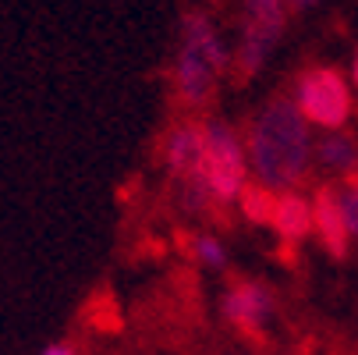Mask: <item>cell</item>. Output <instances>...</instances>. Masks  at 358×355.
Segmentation results:
<instances>
[{
    "mask_svg": "<svg viewBox=\"0 0 358 355\" xmlns=\"http://www.w3.org/2000/svg\"><path fill=\"white\" fill-rule=\"evenodd\" d=\"M291 96L298 111L305 114L313 128L320 132H344L351 111H355V96L348 89L344 71L330 68V64H313L294 75Z\"/></svg>",
    "mask_w": 358,
    "mask_h": 355,
    "instance_id": "obj_5",
    "label": "cell"
},
{
    "mask_svg": "<svg viewBox=\"0 0 358 355\" xmlns=\"http://www.w3.org/2000/svg\"><path fill=\"white\" fill-rule=\"evenodd\" d=\"M202 178H206V188L213 195V207H234L252 181L245 135L224 118H206V164H202Z\"/></svg>",
    "mask_w": 358,
    "mask_h": 355,
    "instance_id": "obj_4",
    "label": "cell"
},
{
    "mask_svg": "<svg viewBox=\"0 0 358 355\" xmlns=\"http://www.w3.org/2000/svg\"><path fill=\"white\" fill-rule=\"evenodd\" d=\"M252 181L277 195L298 192L316 167V139L291 92H273L245 125Z\"/></svg>",
    "mask_w": 358,
    "mask_h": 355,
    "instance_id": "obj_1",
    "label": "cell"
},
{
    "mask_svg": "<svg viewBox=\"0 0 358 355\" xmlns=\"http://www.w3.org/2000/svg\"><path fill=\"white\" fill-rule=\"evenodd\" d=\"M192 260L206 270H224L227 267V245L213 231H195L192 235Z\"/></svg>",
    "mask_w": 358,
    "mask_h": 355,
    "instance_id": "obj_12",
    "label": "cell"
},
{
    "mask_svg": "<svg viewBox=\"0 0 358 355\" xmlns=\"http://www.w3.org/2000/svg\"><path fill=\"white\" fill-rule=\"evenodd\" d=\"M160 164L174 185L206 181L202 164H206V118H181L160 135Z\"/></svg>",
    "mask_w": 358,
    "mask_h": 355,
    "instance_id": "obj_6",
    "label": "cell"
},
{
    "mask_svg": "<svg viewBox=\"0 0 358 355\" xmlns=\"http://www.w3.org/2000/svg\"><path fill=\"white\" fill-rule=\"evenodd\" d=\"M316 167L327 171L337 181L358 174V142H355V135H348V132H327L316 142Z\"/></svg>",
    "mask_w": 358,
    "mask_h": 355,
    "instance_id": "obj_10",
    "label": "cell"
},
{
    "mask_svg": "<svg viewBox=\"0 0 358 355\" xmlns=\"http://www.w3.org/2000/svg\"><path fill=\"white\" fill-rule=\"evenodd\" d=\"M320 0H287V8L291 11H309V8H316Z\"/></svg>",
    "mask_w": 358,
    "mask_h": 355,
    "instance_id": "obj_15",
    "label": "cell"
},
{
    "mask_svg": "<svg viewBox=\"0 0 358 355\" xmlns=\"http://www.w3.org/2000/svg\"><path fill=\"white\" fill-rule=\"evenodd\" d=\"M231 75V50L202 8H185L178 22V46L171 61V92L188 118H199L213 99L220 78Z\"/></svg>",
    "mask_w": 358,
    "mask_h": 355,
    "instance_id": "obj_2",
    "label": "cell"
},
{
    "mask_svg": "<svg viewBox=\"0 0 358 355\" xmlns=\"http://www.w3.org/2000/svg\"><path fill=\"white\" fill-rule=\"evenodd\" d=\"M238 207H241V217H245L248 224L270 228V224H273V210H277V192L248 181V188H245L241 199H238Z\"/></svg>",
    "mask_w": 358,
    "mask_h": 355,
    "instance_id": "obj_11",
    "label": "cell"
},
{
    "mask_svg": "<svg viewBox=\"0 0 358 355\" xmlns=\"http://www.w3.org/2000/svg\"><path fill=\"white\" fill-rule=\"evenodd\" d=\"M337 185H341V207L348 217V231H351V238H358V174H351Z\"/></svg>",
    "mask_w": 358,
    "mask_h": 355,
    "instance_id": "obj_13",
    "label": "cell"
},
{
    "mask_svg": "<svg viewBox=\"0 0 358 355\" xmlns=\"http://www.w3.org/2000/svg\"><path fill=\"white\" fill-rule=\"evenodd\" d=\"M291 8L287 0H241L238 11V43L231 50V75L234 82H252L270 61L277 43L284 39Z\"/></svg>",
    "mask_w": 358,
    "mask_h": 355,
    "instance_id": "obj_3",
    "label": "cell"
},
{
    "mask_svg": "<svg viewBox=\"0 0 358 355\" xmlns=\"http://www.w3.org/2000/svg\"><path fill=\"white\" fill-rule=\"evenodd\" d=\"M43 355H78V351H75L71 344H46Z\"/></svg>",
    "mask_w": 358,
    "mask_h": 355,
    "instance_id": "obj_14",
    "label": "cell"
},
{
    "mask_svg": "<svg viewBox=\"0 0 358 355\" xmlns=\"http://www.w3.org/2000/svg\"><path fill=\"white\" fill-rule=\"evenodd\" d=\"M273 235L280 238L284 252H294L309 235H316L313 221V199L301 192H284L277 195V210H273Z\"/></svg>",
    "mask_w": 358,
    "mask_h": 355,
    "instance_id": "obj_9",
    "label": "cell"
},
{
    "mask_svg": "<svg viewBox=\"0 0 358 355\" xmlns=\"http://www.w3.org/2000/svg\"><path fill=\"white\" fill-rule=\"evenodd\" d=\"M220 309H224V316H227V323H231L234 330H241V334H248V337H259V334L270 327L273 313H277V298H273V291H270L263 281L241 277V281H234V284L224 291Z\"/></svg>",
    "mask_w": 358,
    "mask_h": 355,
    "instance_id": "obj_7",
    "label": "cell"
},
{
    "mask_svg": "<svg viewBox=\"0 0 358 355\" xmlns=\"http://www.w3.org/2000/svg\"><path fill=\"white\" fill-rule=\"evenodd\" d=\"M351 82H355V89H358V50H355V61H351Z\"/></svg>",
    "mask_w": 358,
    "mask_h": 355,
    "instance_id": "obj_16",
    "label": "cell"
},
{
    "mask_svg": "<svg viewBox=\"0 0 358 355\" xmlns=\"http://www.w3.org/2000/svg\"><path fill=\"white\" fill-rule=\"evenodd\" d=\"M313 221H316V238L320 249L330 260H344L348 245H351V231H348V217L341 207V185L337 181H323L313 192Z\"/></svg>",
    "mask_w": 358,
    "mask_h": 355,
    "instance_id": "obj_8",
    "label": "cell"
}]
</instances>
